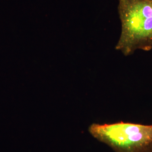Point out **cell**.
Masks as SVG:
<instances>
[{"label": "cell", "instance_id": "6da1fadb", "mask_svg": "<svg viewBox=\"0 0 152 152\" xmlns=\"http://www.w3.org/2000/svg\"><path fill=\"white\" fill-rule=\"evenodd\" d=\"M121 32L115 49L125 56L152 48V0H118Z\"/></svg>", "mask_w": 152, "mask_h": 152}, {"label": "cell", "instance_id": "7a4b0ae2", "mask_svg": "<svg viewBox=\"0 0 152 152\" xmlns=\"http://www.w3.org/2000/svg\"><path fill=\"white\" fill-rule=\"evenodd\" d=\"M88 130L94 137L115 152H152V124L94 123Z\"/></svg>", "mask_w": 152, "mask_h": 152}]
</instances>
